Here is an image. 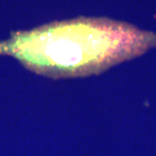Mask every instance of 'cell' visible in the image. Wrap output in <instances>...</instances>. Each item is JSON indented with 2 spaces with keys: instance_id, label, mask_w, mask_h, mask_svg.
I'll list each match as a JSON object with an SVG mask.
<instances>
[{
  "instance_id": "cell-1",
  "label": "cell",
  "mask_w": 156,
  "mask_h": 156,
  "mask_svg": "<svg viewBox=\"0 0 156 156\" xmlns=\"http://www.w3.org/2000/svg\"><path fill=\"white\" fill-rule=\"evenodd\" d=\"M105 20L79 19L17 32L0 43V54L49 77L97 73L145 48V34Z\"/></svg>"
}]
</instances>
